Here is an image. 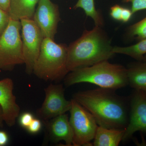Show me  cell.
Returning a JSON list of instances; mask_svg holds the SVG:
<instances>
[{
    "mask_svg": "<svg viewBox=\"0 0 146 146\" xmlns=\"http://www.w3.org/2000/svg\"><path fill=\"white\" fill-rule=\"evenodd\" d=\"M47 139L53 143L64 141L65 146H73L72 131L68 115L64 114L43 121Z\"/></svg>",
    "mask_w": 146,
    "mask_h": 146,
    "instance_id": "obj_12",
    "label": "cell"
},
{
    "mask_svg": "<svg viewBox=\"0 0 146 146\" xmlns=\"http://www.w3.org/2000/svg\"><path fill=\"white\" fill-rule=\"evenodd\" d=\"M113 52L128 56L138 61L143 60L146 54V39L140 40L137 44L128 46H114Z\"/></svg>",
    "mask_w": 146,
    "mask_h": 146,
    "instance_id": "obj_16",
    "label": "cell"
},
{
    "mask_svg": "<svg viewBox=\"0 0 146 146\" xmlns=\"http://www.w3.org/2000/svg\"><path fill=\"white\" fill-rule=\"evenodd\" d=\"M10 19L8 12L0 8V36L8 27Z\"/></svg>",
    "mask_w": 146,
    "mask_h": 146,
    "instance_id": "obj_19",
    "label": "cell"
},
{
    "mask_svg": "<svg viewBox=\"0 0 146 146\" xmlns=\"http://www.w3.org/2000/svg\"><path fill=\"white\" fill-rule=\"evenodd\" d=\"M4 122L2 109L0 105V127H3Z\"/></svg>",
    "mask_w": 146,
    "mask_h": 146,
    "instance_id": "obj_27",
    "label": "cell"
},
{
    "mask_svg": "<svg viewBox=\"0 0 146 146\" xmlns=\"http://www.w3.org/2000/svg\"><path fill=\"white\" fill-rule=\"evenodd\" d=\"M14 83L10 78L0 80V105L2 109L4 121L9 127L16 124L20 114V106L13 94Z\"/></svg>",
    "mask_w": 146,
    "mask_h": 146,
    "instance_id": "obj_11",
    "label": "cell"
},
{
    "mask_svg": "<svg viewBox=\"0 0 146 146\" xmlns=\"http://www.w3.org/2000/svg\"><path fill=\"white\" fill-rule=\"evenodd\" d=\"M68 46L44 38L33 74L46 81L58 82L69 73L67 69Z\"/></svg>",
    "mask_w": 146,
    "mask_h": 146,
    "instance_id": "obj_4",
    "label": "cell"
},
{
    "mask_svg": "<svg viewBox=\"0 0 146 146\" xmlns=\"http://www.w3.org/2000/svg\"><path fill=\"white\" fill-rule=\"evenodd\" d=\"M138 131L146 134V91L135 90L131 99L128 123L122 141H128Z\"/></svg>",
    "mask_w": 146,
    "mask_h": 146,
    "instance_id": "obj_10",
    "label": "cell"
},
{
    "mask_svg": "<svg viewBox=\"0 0 146 146\" xmlns=\"http://www.w3.org/2000/svg\"><path fill=\"white\" fill-rule=\"evenodd\" d=\"M144 60H146V55L145 56V57H144Z\"/></svg>",
    "mask_w": 146,
    "mask_h": 146,
    "instance_id": "obj_28",
    "label": "cell"
},
{
    "mask_svg": "<svg viewBox=\"0 0 146 146\" xmlns=\"http://www.w3.org/2000/svg\"><path fill=\"white\" fill-rule=\"evenodd\" d=\"M125 129L98 126L92 143L94 146H118L123 141Z\"/></svg>",
    "mask_w": 146,
    "mask_h": 146,
    "instance_id": "obj_13",
    "label": "cell"
},
{
    "mask_svg": "<svg viewBox=\"0 0 146 146\" xmlns=\"http://www.w3.org/2000/svg\"><path fill=\"white\" fill-rule=\"evenodd\" d=\"M42 123L39 119H34L27 129L29 133L36 134L40 131L42 128Z\"/></svg>",
    "mask_w": 146,
    "mask_h": 146,
    "instance_id": "obj_22",
    "label": "cell"
},
{
    "mask_svg": "<svg viewBox=\"0 0 146 146\" xmlns=\"http://www.w3.org/2000/svg\"><path fill=\"white\" fill-rule=\"evenodd\" d=\"M44 90V100L36 112L39 119L48 121L70 111L72 103L65 98L63 84L51 83Z\"/></svg>",
    "mask_w": 146,
    "mask_h": 146,
    "instance_id": "obj_8",
    "label": "cell"
},
{
    "mask_svg": "<svg viewBox=\"0 0 146 146\" xmlns=\"http://www.w3.org/2000/svg\"><path fill=\"white\" fill-rule=\"evenodd\" d=\"M9 141L8 134L4 131L0 130V146H5Z\"/></svg>",
    "mask_w": 146,
    "mask_h": 146,
    "instance_id": "obj_25",
    "label": "cell"
},
{
    "mask_svg": "<svg viewBox=\"0 0 146 146\" xmlns=\"http://www.w3.org/2000/svg\"><path fill=\"white\" fill-rule=\"evenodd\" d=\"M124 36L127 40L135 39L140 41L146 39V17L138 23L128 27Z\"/></svg>",
    "mask_w": 146,
    "mask_h": 146,
    "instance_id": "obj_18",
    "label": "cell"
},
{
    "mask_svg": "<svg viewBox=\"0 0 146 146\" xmlns=\"http://www.w3.org/2000/svg\"><path fill=\"white\" fill-rule=\"evenodd\" d=\"M123 8V7L118 5L113 6L110 8V16L114 20L121 21Z\"/></svg>",
    "mask_w": 146,
    "mask_h": 146,
    "instance_id": "obj_23",
    "label": "cell"
},
{
    "mask_svg": "<svg viewBox=\"0 0 146 146\" xmlns=\"http://www.w3.org/2000/svg\"><path fill=\"white\" fill-rule=\"evenodd\" d=\"M80 83L93 84L115 91L128 84L127 68L105 60L71 71L64 79V84L67 87Z\"/></svg>",
    "mask_w": 146,
    "mask_h": 146,
    "instance_id": "obj_3",
    "label": "cell"
},
{
    "mask_svg": "<svg viewBox=\"0 0 146 146\" xmlns=\"http://www.w3.org/2000/svg\"><path fill=\"white\" fill-rule=\"evenodd\" d=\"M132 15H133V13H132L131 10L123 7L122 13L121 21L123 23H127L130 20Z\"/></svg>",
    "mask_w": 146,
    "mask_h": 146,
    "instance_id": "obj_24",
    "label": "cell"
},
{
    "mask_svg": "<svg viewBox=\"0 0 146 146\" xmlns=\"http://www.w3.org/2000/svg\"><path fill=\"white\" fill-rule=\"evenodd\" d=\"M73 99L91 113L98 126L125 129L129 116L125 101L115 90L100 88L79 91Z\"/></svg>",
    "mask_w": 146,
    "mask_h": 146,
    "instance_id": "obj_1",
    "label": "cell"
},
{
    "mask_svg": "<svg viewBox=\"0 0 146 146\" xmlns=\"http://www.w3.org/2000/svg\"><path fill=\"white\" fill-rule=\"evenodd\" d=\"M111 40L102 27L84 31L81 36L68 47L67 69L69 73L108 60L115 54Z\"/></svg>",
    "mask_w": 146,
    "mask_h": 146,
    "instance_id": "obj_2",
    "label": "cell"
},
{
    "mask_svg": "<svg viewBox=\"0 0 146 146\" xmlns=\"http://www.w3.org/2000/svg\"><path fill=\"white\" fill-rule=\"evenodd\" d=\"M81 8L85 12L86 16L93 19L96 26L102 27L104 21L102 14L96 9L94 0H78L74 8Z\"/></svg>",
    "mask_w": 146,
    "mask_h": 146,
    "instance_id": "obj_17",
    "label": "cell"
},
{
    "mask_svg": "<svg viewBox=\"0 0 146 146\" xmlns=\"http://www.w3.org/2000/svg\"><path fill=\"white\" fill-rule=\"evenodd\" d=\"M69 118L73 135V146H93L98 125L91 113L74 100H71Z\"/></svg>",
    "mask_w": 146,
    "mask_h": 146,
    "instance_id": "obj_6",
    "label": "cell"
},
{
    "mask_svg": "<svg viewBox=\"0 0 146 146\" xmlns=\"http://www.w3.org/2000/svg\"></svg>",
    "mask_w": 146,
    "mask_h": 146,
    "instance_id": "obj_29",
    "label": "cell"
},
{
    "mask_svg": "<svg viewBox=\"0 0 146 146\" xmlns=\"http://www.w3.org/2000/svg\"><path fill=\"white\" fill-rule=\"evenodd\" d=\"M22 44L25 71L33 74L35 65L39 56L44 37L33 19L21 20Z\"/></svg>",
    "mask_w": 146,
    "mask_h": 146,
    "instance_id": "obj_7",
    "label": "cell"
},
{
    "mask_svg": "<svg viewBox=\"0 0 146 146\" xmlns=\"http://www.w3.org/2000/svg\"><path fill=\"white\" fill-rule=\"evenodd\" d=\"M122 2L131 3V11L133 14L139 11L146 9V0H122Z\"/></svg>",
    "mask_w": 146,
    "mask_h": 146,
    "instance_id": "obj_20",
    "label": "cell"
},
{
    "mask_svg": "<svg viewBox=\"0 0 146 146\" xmlns=\"http://www.w3.org/2000/svg\"><path fill=\"white\" fill-rule=\"evenodd\" d=\"M38 4L33 19L44 38L54 40L60 20L58 6L50 0H39Z\"/></svg>",
    "mask_w": 146,
    "mask_h": 146,
    "instance_id": "obj_9",
    "label": "cell"
},
{
    "mask_svg": "<svg viewBox=\"0 0 146 146\" xmlns=\"http://www.w3.org/2000/svg\"><path fill=\"white\" fill-rule=\"evenodd\" d=\"M11 0H0V8L9 12Z\"/></svg>",
    "mask_w": 146,
    "mask_h": 146,
    "instance_id": "obj_26",
    "label": "cell"
},
{
    "mask_svg": "<svg viewBox=\"0 0 146 146\" xmlns=\"http://www.w3.org/2000/svg\"><path fill=\"white\" fill-rule=\"evenodd\" d=\"M21 27V21L11 18L8 27L0 36V72L11 70L16 65L25 63Z\"/></svg>",
    "mask_w": 146,
    "mask_h": 146,
    "instance_id": "obj_5",
    "label": "cell"
},
{
    "mask_svg": "<svg viewBox=\"0 0 146 146\" xmlns=\"http://www.w3.org/2000/svg\"><path fill=\"white\" fill-rule=\"evenodd\" d=\"M19 117V123L20 125L27 129L33 120L34 119L33 115L30 112H25L22 113Z\"/></svg>",
    "mask_w": 146,
    "mask_h": 146,
    "instance_id": "obj_21",
    "label": "cell"
},
{
    "mask_svg": "<svg viewBox=\"0 0 146 146\" xmlns=\"http://www.w3.org/2000/svg\"><path fill=\"white\" fill-rule=\"evenodd\" d=\"M39 0H11L8 13L10 18L15 21L33 19L36 6Z\"/></svg>",
    "mask_w": 146,
    "mask_h": 146,
    "instance_id": "obj_14",
    "label": "cell"
},
{
    "mask_svg": "<svg viewBox=\"0 0 146 146\" xmlns=\"http://www.w3.org/2000/svg\"><path fill=\"white\" fill-rule=\"evenodd\" d=\"M126 68L128 84L135 90L146 91V60L129 63Z\"/></svg>",
    "mask_w": 146,
    "mask_h": 146,
    "instance_id": "obj_15",
    "label": "cell"
}]
</instances>
